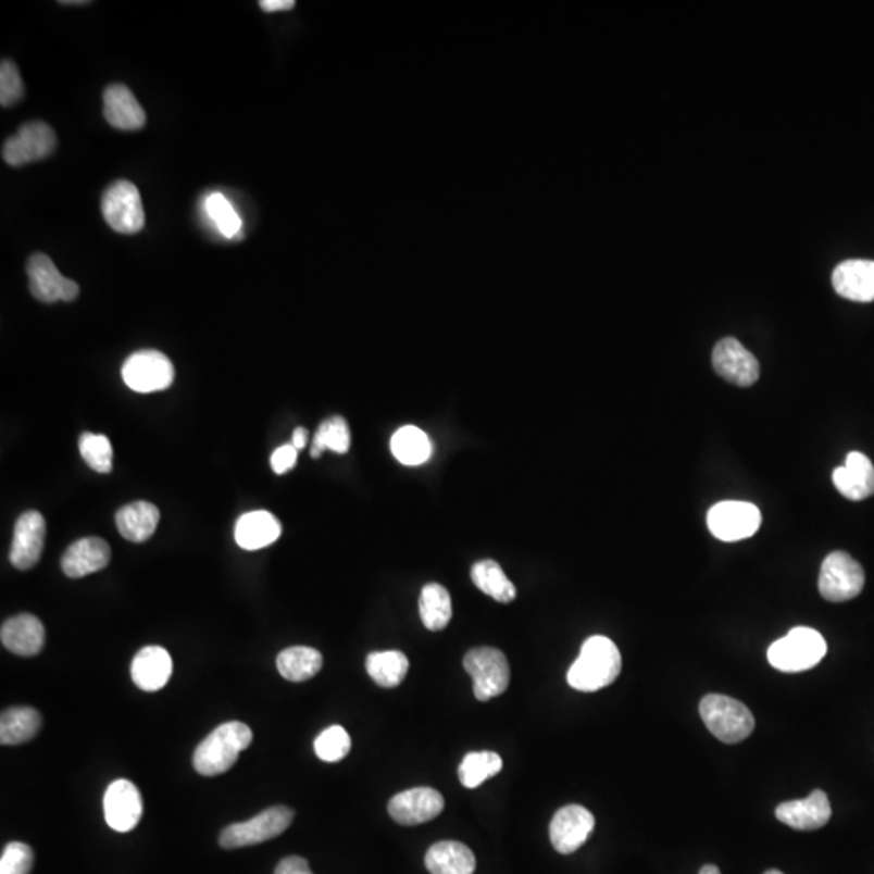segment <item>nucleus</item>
Masks as SVG:
<instances>
[{"mask_svg":"<svg viewBox=\"0 0 874 874\" xmlns=\"http://www.w3.org/2000/svg\"><path fill=\"white\" fill-rule=\"evenodd\" d=\"M622 671V656L611 638L596 635L583 644L580 656L569 669L567 682L578 691L609 687Z\"/></svg>","mask_w":874,"mask_h":874,"instance_id":"obj_1","label":"nucleus"},{"mask_svg":"<svg viewBox=\"0 0 874 874\" xmlns=\"http://www.w3.org/2000/svg\"><path fill=\"white\" fill-rule=\"evenodd\" d=\"M253 732L247 724L232 721L214 728L193 753V767L201 776L213 777L227 773L245 748L250 747Z\"/></svg>","mask_w":874,"mask_h":874,"instance_id":"obj_2","label":"nucleus"},{"mask_svg":"<svg viewBox=\"0 0 874 874\" xmlns=\"http://www.w3.org/2000/svg\"><path fill=\"white\" fill-rule=\"evenodd\" d=\"M700 714L708 731L724 744H738L754 731V717L741 701L726 695H707Z\"/></svg>","mask_w":874,"mask_h":874,"instance_id":"obj_3","label":"nucleus"},{"mask_svg":"<svg viewBox=\"0 0 874 874\" xmlns=\"http://www.w3.org/2000/svg\"><path fill=\"white\" fill-rule=\"evenodd\" d=\"M826 653L827 645L820 632L797 627L771 645L767 661L781 672H803L820 664Z\"/></svg>","mask_w":874,"mask_h":874,"instance_id":"obj_4","label":"nucleus"},{"mask_svg":"<svg viewBox=\"0 0 874 874\" xmlns=\"http://www.w3.org/2000/svg\"><path fill=\"white\" fill-rule=\"evenodd\" d=\"M463 667L473 678V694L479 701H489L509 688L510 665L501 650L473 648L465 654Z\"/></svg>","mask_w":874,"mask_h":874,"instance_id":"obj_5","label":"nucleus"},{"mask_svg":"<svg viewBox=\"0 0 874 874\" xmlns=\"http://www.w3.org/2000/svg\"><path fill=\"white\" fill-rule=\"evenodd\" d=\"M294 821V811L287 807H273L261 811L253 820L245 823H235L225 827L218 836V844L224 849H241V847L258 846L276 839L286 833Z\"/></svg>","mask_w":874,"mask_h":874,"instance_id":"obj_6","label":"nucleus"},{"mask_svg":"<svg viewBox=\"0 0 874 874\" xmlns=\"http://www.w3.org/2000/svg\"><path fill=\"white\" fill-rule=\"evenodd\" d=\"M863 586H865V571L852 555L836 551L824 559L817 588L826 601H850L863 591Z\"/></svg>","mask_w":874,"mask_h":874,"instance_id":"obj_7","label":"nucleus"},{"mask_svg":"<svg viewBox=\"0 0 874 874\" xmlns=\"http://www.w3.org/2000/svg\"><path fill=\"white\" fill-rule=\"evenodd\" d=\"M102 216L118 234H137L145 227L140 191L127 180H118L102 195Z\"/></svg>","mask_w":874,"mask_h":874,"instance_id":"obj_8","label":"nucleus"},{"mask_svg":"<svg viewBox=\"0 0 874 874\" xmlns=\"http://www.w3.org/2000/svg\"><path fill=\"white\" fill-rule=\"evenodd\" d=\"M124 383L135 392L149 394L165 390L175 377L174 364L155 350H141L128 357L122 366Z\"/></svg>","mask_w":874,"mask_h":874,"instance_id":"obj_9","label":"nucleus"},{"mask_svg":"<svg viewBox=\"0 0 874 874\" xmlns=\"http://www.w3.org/2000/svg\"><path fill=\"white\" fill-rule=\"evenodd\" d=\"M761 512L750 502L724 501L708 512V528L721 541L750 538L760 529Z\"/></svg>","mask_w":874,"mask_h":874,"instance_id":"obj_10","label":"nucleus"},{"mask_svg":"<svg viewBox=\"0 0 874 874\" xmlns=\"http://www.w3.org/2000/svg\"><path fill=\"white\" fill-rule=\"evenodd\" d=\"M58 146L54 130L45 122H29L3 143V161L13 167L41 161Z\"/></svg>","mask_w":874,"mask_h":874,"instance_id":"obj_11","label":"nucleus"},{"mask_svg":"<svg viewBox=\"0 0 874 874\" xmlns=\"http://www.w3.org/2000/svg\"><path fill=\"white\" fill-rule=\"evenodd\" d=\"M29 277V291L42 303L73 301L78 297V284L62 276L51 258L42 253L33 254L26 264Z\"/></svg>","mask_w":874,"mask_h":874,"instance_id":"obj_12","label":"nucleus"},{"mask_svg":"<svg viewBox=\"0 0 874 874\" xmlns=\"http://www.w3.org/2000/svg\"><path fill=\"white\" fill-rule=\"evenodd\" d=\"M595 829V816L582 804H567L554 814L549 827L552 846L562 856L577 852Z\"/></svg>","mask_w":874,"mask_h":874,"instance_id":"obj_13","label":"nucleus"},{"mask_svg":"<svg viewBox=\"0 0 874 874\" xmlns=\"http://www.w3.org/2000/svg\"><path fill=\"white\" fill-rule=\"evenodd\" d=\"M713 366L720 376L738 387H750L760 379V363L737 339L720 340L713 350Z\"/></svg>","mask_w":874,"mask_h":874,"instance_id":"obj_14","label":"nucleus"},{"mask_svg":"<svg viewBox=\"0 0 874 874\" xmlns=\"http://www.w3.org/2000/svg\"><path fill=\"white\" fill-rule=\"evenodd\" d=\"M46 520L36 510L23 513L15 523L10 562L18 571H29L38 564L45 549Z\"/></svg>","mask_w":874,"mask_h":874,"instance_id":"obj_15","label":"nucleus"},{"mask_svg":"<svg viewBox=\"0 0 874 874\" xmlns=\"http://www.w3.org/2000/svg\"><path fill=\"white\" fill-rule=\"evenodd\" d=\"M143 799L140 790L127 779L112 783L105 790L104 816L109 826L117 833H130L140 823Z\"/></svg>","mask_w":874,"mask_h":874,"instance_id":"obj_16","label":"nucleus"},{"mask_svg":"<svg viewBox=\"0 0 874 874\" xmlns=\"http://www.w3.org/2000/svg\"><path fill=\"white\" fill-rule=\"evenodd\" d=\"M387 810L396 823L416 826L439 816L444 810V799L432 787H415L392 797Z\"/></svg>","mask_w":874,"mask_h":874,"instance_id":"obj_17","label":"nucleus"},{"mask_svg":"<svg viewBox=\"0 0 874 874\" xmlns=\"http://www.w3.org/2000/svg\"><path fill=\"white\" fill-rule=\"evenodd\" d=\"M831 814L829 799L823 790H814L803 800L784 801L776 810L777 820L797 831L821 829L829 823Z\"/></svg>","mask_w":874,"mask_h":874,"instance_id":"obj_18","label":"nucleus"},{"mask_svg":"<svg viewBox=\"0 0 874 874\" xmlns=\"http://www.w3.org/2000/svg\"><path fill=\"white\" fill-rule=\"evenodd\" d=\"M837 491L849 501H863L874 495V466L862 452H850L846 465L833 472Z\"/></svg>","mask_w":874,"mask_h":874,"instance_id":"obj_19","label":"nucleus"},{"mask_svg":"<svg viewBox=\"0 0 874 874\" xmlns=\"http://www.w3.org/2000/svg\"><path fill=\"white\" fill-rule=\"evenodd\" d=\"M0 640L13 654L32 658L45 648L46 630L42 622L32 614H20L3 622Z\"/></svg>","mask_w":874,"mask_h":874,"instance_id":"obj_20","label":"nucleus"},{"mask_svg":"<svg viewBox=\"0 0 874 874\" xmlns=\"http://www.w3.org/2000/svg\"><path fill=\"white\" fill-rule=\"evenodd\" d=\"M833 286L847 300L860 303L874 301V261H844L834 270Z\"/></svg>","mask_w":874,"mask_h":874,"instance_id":"obj_21","label":"nucleus"},{"mask_svg":"<svg viewBox=\"0 0 874 874\" xmlns=\"http://www.w3.org/2000/svg\"><path fill=\"white\" fill-rule=\"evenodd\" d=\"M111 548L102 538H83L73 542L62 558V571L67 577L82 578L108 567Z\"/></svg>","mask_w":874,"mask_h":874,"instance_id":"obj_22","label":"nucleus"},{"mask_svg":"<svg viewBox=\"0 0 874 874\" xmlns=\"http://www.w3.org/2000/svg\"><path fill=\"white\" fill-rule=\"evenodd\" d=\"M102 98H104V117L112 127L125 132L140 130L145 127V109L127 86H108Z\"/></svg>","mask_w":874,"mask_h":874,"instance_id":"obj_23","label":"nucleus"},{"mask_svg":"<svg viewBox=\"0 0 874 874\" xmlns=\"http://www.w3.org/2000/svg\"><path fill=\"white\" fill-rule=\"evenodd\" d=\"M283 535L279 520L267 510L245 513L235 525V541L247 551L266 548Z\"/></svg>","mask_w":874,"mask_h":874,"instance_id":"obj_24","label":"nucleus"},{"mask_svg":"<svg viewBox=\"0 0 874 874\" xmlns=\"http://www.w3.org/2000/svg\"><path fill=\"white\" fill-rule=\"evenodd\" d=\"M172 675V658L162 647H145L132 662V678L145 691H158Z\"/></svg>","mask_w":874,"mask_h":874,"instance_id":"obj_25","label":"nucleus"},{"mask_svg":"<svg viewBox=\"0 0 874 874\" xmlns=\"http://www.w3.org/2000/svg\"><path fill=\"white\" fill-rule=\"evenodd\" d=\"M425 863L432 874H473L476 870L472 850L455 840L435 844L426 853Z\"/></svg>","mask_w":874,"mask_h":874,"instance_id":"obj_26","label":"nucleus"},{"mask_svg":"<svg viewBox=\"0 0 874 874\" xmlns=\"http://www.w3.org/2000/svg\"><path fill=\"white\" fill-rule=\"evenodd\" d=\"M158 523V508L145 501L132 502L115 515L118 533L132 542L148 541L154 535Z\"/></svg>","mask_w":874,"mask_h":874,"instance_id":"obj_27","label":"nucleus"},{"mask_svg":"<svg viewBox=\"0 0 874 874\" xmlns=\"http://www.w3.org/2000/svg\"><path fill=\"white\" fill-rule=\"evenodd\" d=\"M41 728V716L33 708H10L0 717L2 745H20L33 740Z\"/></svg>","mask_w":874,"mask_h":874,"instance_id":"obj_28","label":"nucleus"},{"mask_svg":"<svg viewBox=\"0 0 874 874\" xmlns=\"http://www.w3.org/2000/svg\"><path fill=\"white\" fill-rule=\"evenodd\" d=\"M390 450L403 465L416 466L428 462L433 444L428 435L416 426H403L390 439Z\"/></svg>","mask_w":874,"mask_h":874,"instance_id":"obj_29","label":"nucleus"},{"mask_svg":"<svg viewBox=\"0 0 874 874\" xmlns=\"http://www.w3.org/2000/svg\"><path fill=\"white\" fill-rule=\"evenodd\" d=\"M323 667V654L310 647H290L277 656L280 675L290 682H307Z\"/></svg>","mask_w":874,"mask_h":874,"instance_id":"obj_30","label":"nucleus"},{"mask_svg":"<svg viewBox=\"0 0 874 874\" xmlns=\"http://www.w3.org/2000/svg\"><path fill=\"white\" fill-rule=\"evenodd\" d=\"M420 617L428 630L439 632L452 619V599L439 583H428L420 595Z\"/></svg>","mask_w":874,"mask_h":874,"instance_id":"obj_31","label":"nucleus"},{"mask_svg":"<svg viewBox=\"0 0 874 874\" xmlns=\"http://www.w3.org/2000/svg\"><path fill=\"white\" fill-rule=\"evenodd\" d=\"M410 662L400 651H379L366 658L367 675L383 688H396L405 681Z\"/></svg>","mask_w":874,"mask_h":874,"instance_id":"obj_32","label":"nucleus"},{"mask_svg":"<svg viewBox=\"0 0 874 874\" xmlns=\"http://www.w3.org/2000/svg\"><path fill=\"white\" fill-rule=\"evenodd\" d=\"M472 580L485 595L491 596L502 604H508L516 598L515 585L509 580L501 565L491 559H485L473 565Z\"/></svg>","mask_w":874,"mask_h":874,"instance_id":"obj_33","label":"nucleus"},{"mask_svg":"<svg viewBox=\"0 0 874 874\" xmlns=\"http://www.w3.org/2000/svg\"><path fill=\"white\" fill-rule=\"evenodd\" d=\"M502 767V758L495 751H473L460 763L459 779L466 789H476L485 781L501 773Z\"/></svg>","mask_w":874,"mask_h":874,"instance_id":"obj_34","label":"nucleus"},{"mask_svg":"<svg viewBox=\"0 0 874 874\" xmlns=\"http://www.w3.org/2000/svg\"><path fill=\"white\" fill-rule=\"evenodd\" d=\"M352 442L350 428L346 419L342 416H330L326 422L321 423L311 444V457L317 459L323 455L324 450H333L336 453H347Z\"/></svg>","mask_w":874,"mask_h":874,"instance_id":"obj_35","label":"nucleus"},{"mask_svg":"<svg viewBox=\"0 0 874 874\" xmlns=\"http://www.w3.org/2000/svg\"><path fill=\"white\" fill-rule=\"evenodd\" d=\"M79 453L83 460L88 463L89 469L98 473L112 472V459H114V450H112L111 440L104 435H92V433H85L79 437Z\"/></svg>","mask_w":874,"mask_h":874,"instance_id":"obj_36","label":"nucleus"},{"mask_svg":"<svg viewBox=\"0 0 874 874\" xmlns=\"http://www.w3.org/2000/svg\"><path fill=\"white\" fill-rule=\"evenodd\" d=\"M352 740L349 732L340 726L326 728L320 737L314 740V751L320 760L326 763H337L350 753Z\"/></svg>","mask_w":874,"mask_h":874,"instance_id":"obj_37","label":"nucleus"},{"mask_svg":"<svg viewBox=\"0 0 874 874\" xmlns=\"http://www.w3.org/2000/svg\"><path fill=\"white\" fill-rule=\"evenodd\" d=\"M208 216L211 221L216 222L217 230L224 237L234 238L240 234L241 218L238 216L237 211L228 203L227 198L222 193H213L208 197L207 203Z\"/></svg>","mask_w":874,"mask_h":874,"instance_id":"obj_38","label":"nucleus"},{"mask_svg":"<svg viewBox=\"0 0 874 874\" xmlns=\"http://www.w3.org/2000/svg\"><path fill=\"white\" fill-rule=\"evenodd\" d=\"M23 99V82L18 67L10 59H3L0 64V104L2 108H12Z\"/></svg>","mask_w":874,"mask_h":874,"instance_id":"obj_39","label":"nucleus"},{"mask_svg":"<svg viewBox=\"0 0 874 874\" xmlns=\"http://www.w3.org/2000/svg\"><path fill=\"white\" fill-rule=\"evenodd\" d=\"M35 862L32 847L23 842H10L0 857V874H29Z\"/></svg>","mask_w":874,"mask_h":874,"instance_id":"obj_40","label":"nucleus"},{"mask_svg":"<svg viewBox=\"0 0 874 874\" xmlns=\"http://www.w3.org/2000/svg\"><path fill=\"white\" fill-rule=\"evenodd\" d=\"M297 457L298 450L291 444H286V446L274 450L273 455H271V466H273L274 473L284 475V473L290 472L297 465Z\"/></svg>","mask_w":874,"mask_h":874,"instance_id":"obj_41","label":"nucleus"},{"mask_svg":"<svg viewBox=\"0 0 874 874\" xmlns=\"http://www.w3.org/2000/svg\"><path fill=\"white\" fill-rule=\"evenodd\" d=\"M276 874H313L307 860L301 857H287L277 865Z\"/></svg>","mask_w":874,"mask_h":874,"instance_id":"obj_42","label":"nucleus"},{"mask_svg":"<svg viewBox=\"0 0 874 874\" xmlns=\"http://www.w3.org/2000/svg\"><path fill=\"white\" fill-rule=\"evenodd\" d=\"M260 7L267 13L289 12L295 9V0H261Z\"/></svg>","mask_w":874,"mask_h":874,"instance_id":"obj_43","label":"nucleus"},{"mask_svg":"<svg viewBox=\"0 0 874 874\" xmlns=\"http://www.w3.org/2000/svg\"><path fill=\"white\" fill-rule=\"evenodd\" d=\"M308 442V429L304 428H297L291 435V446L300 452Z\"/></svg>","mask_w":874,"mask_h":874,"instance_id":"obj_44","label":"nucleus"},{"mask_svg":"<svg viewBox=\"0 0 874 874\" xmlns=\"http://www.w3.org/2000/svg\"><path fill=\"white\" fill-rule=\"evenodd\" d=\"M700 874H721L720 869L714 865H707L701 869Z\"/></svg>","mask_w":874,"mask_h":874,"instance_id":"obj_45","label":"nucleus"},{"mask_svg":"<svg viewBox=\"0 0 874 874\" xmlns=\"http://www.w3.org/2000/svg\"><path fill=\"white\" fill-rule=\"evenodd\" d=\"M61 3H62V5H85V3H88V2H83V0H82V2H75V0H71V2H61Z\"/></svg>","mask_w":874,"mask_h":874,"instance_id":"obj_46","label":"nucleus"},{"mask_svg":"<svg viewBox=\"0 0 874 874\" xmlns=\"http://www.w3.org/2000/svg\"><path fill=\"white\" fill-rule=\"evenodd\" d=\"M764 874H784V873L779 872V870H770V872H766Z\"/></svg>","mask_w":874,"mask_h":874,"instance_id":"obj_47","label":"nucleus"}]
</instances>
